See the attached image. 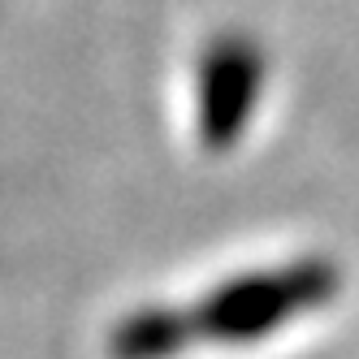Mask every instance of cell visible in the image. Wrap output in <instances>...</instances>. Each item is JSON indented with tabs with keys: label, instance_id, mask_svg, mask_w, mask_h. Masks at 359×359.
I'll return each instance as SVG.
<instances>
[{
	"label": "cell",
	"instance_id": "7a4b0ae2",
	"mask_svg": "<svg viewBox=\"0 0 359 359\" xmlns=\"http://www.w3.org/2000/svg\"><path fill=\"white\" fill-rule=\"evenodd\" d=\"M251 91H260V57L247 43L225 39L203 57L199 74V126L208 143H229L251 113Z\"/></svg>",
	"mask_w": 359,
	"mask_h": 359
},
{
	"label": "cell",
	"instance_id": "3957f363",
	"mask_svg": "<svg viewBox=\"0 0 359 359\" xmlns=\"http://www.w3.org/2000/svg\"><path fill=\"white\" fill-rule=\"evenodd\" d=\"M191 342L195 338H191L187 312H173V307H143V312L126 316L113 329L109 355L113 359H173Z\"/></svg>",
	"mask_w": 359,
	"mask_h": 359
},
{
	"label": "cell",
	"instance_id": "6da1fadb",
	"mask_svg": "<svg viewBox=\"0 0 359 359\" xmlns=\"http://www.w3.org/2000/svg\"><path fill=\"white\" fill-rule=\"evenodd\" d=\"M333 290H338V269L329 260H299L225 281L195 312H187V325L191 338L203 333L212 342H260L273 329L329 303Z\"/></svg>",
	"mask_w": 359,
	"mask_h": 359
}]
</instances>
